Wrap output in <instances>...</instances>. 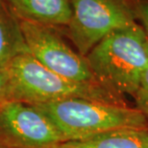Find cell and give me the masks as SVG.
<instances>
[{"instance_id":"cell-14","label":"cell","mask_w":148,"mask_h":148,"mask_svg":"<svg viewBox=\"0 0 148 148\" xmlns=\"http://www.w3.org/2000/svg\"><path fill=\"white\" fill-rule=\"evenodd\" d=\"M2 3H3V1H2V0H0V5H1Z\"/></svg>"},{"instance_id":"cell-9","label":"cell","mask_w":148,"mask_h":148,"mask_svg":"<svg viewBox=\"0 0 148 148\" xmlns=\"http://www.w3.org/2000/svg\"><path fill=\"white\" fill-rule=\"evenodd\" d=\"M22 55H29L20 21L4 2L0 5V67L7 66Z\"/></svg>"},{"instance_id":"cell-10","label":"cell","mask_w":148,"mask_h":148,"mask_svg":"<svg viewBox=\"0 0 148 148\" xmlns=\"http://www.w3.org/2000/svg\"><path fill=\"white\" fill-rule=\"evenodd\" d=\"M134 99L136 100L137 109L143 113L148 119V66L141 78L140 89Z\"/></svg>"},{"instance_id":"cell-8","label":"cell","mask_w":148,"mask_h":148,"mask_svg":"<svg viewBox=\"0 0 148 148\" xmlns=\"http://www.w3.org/2000/svg\"><path fill=\"white\" fill-rule=\"evenodd\" d=\"M51 148H148V129H117Z\"/></svg>"},{"instance_id":"cell-5","label":"cell","mask_w":148,"mask_h":148,"mask_svg":"<svg viewBox=\"0 0 148 148\" xmlns=\"http://www.w3.org/2000/svg\"><path fill=\"white\" fill-rule=\"evenodd\" d=\"M20 28L29 55L42 66L72 81L98 82L86 58L69 45L61 29L27 21H20Z\"/></svg>"},{"instance_id":"cell-3","label":"cell","mask_w":148,"mask_h":148,"mask_svg":"<svg viewBox=\"0 0 148 148\" xmlns=\"http://www.w3.org/2000/svg\"><path fill=\"white\" fill-rule=\"evenodd\" d=\"M35 106L55 125L65 141L117 129H148V119L143 113L128 105L69 99Z\"/></svg>"},{"instance_id":"cell-13","label":"cell","mask_w":148,"mask_h":148,"mask_svg":"<svg viewBox=\"0 0 148 148\" xmlns=\"http://www.w3.org/2000/svg\"><path fill=\"white\" fill-rule=\"evenodd\" d=\"M0 148H7V147H6V146H4V145H3V144H1V143H0Z\"/></svg>"},{"instance_id":"cell-7","label":"cell","mask_w":148,"mask_h":148,"mask_svg":"<svg viewBox=\"0 0 148 148\" xmlns=\"http://www.w3.org/2000/svg\"><path fill=\"white\" fill-rule=\"evenodd\" d=\"M19 21L64 29L71 18L69 0H2Z\"/></svg>"},{"instance_id":"cell-11","label":"cell","mask_w":148,"mask_h":148,"mask_svg":"<svg viewBox=\"0 0 148 148\" xmlns=\"http://www.w3.org/2000/svg\"><path fill=\"white\" fill-rule=\"evenodd\" d=\"M136 14L138 23L148 36V0H130Z\"/></svg>"},{"instance_id":"cell-1","label":"cell","mask_w":148,"mask_h":148,"mask_svg":"<svg viewBox=\"0 0 148 148\" xmlns=\"http://www.w3.org/2000/svg\"><path fill=\"white\" fill-rule=\"evenodd\" d=\"M85 58L100 84L122 97H135L148 66V36L136 23L108 34Z\"/></svg>"},{"instance_id":"cell-6","label":"cell","mask_w":148,"mask_h":148,"mask_svg":"<svg viewBox=\"0 0 148 148\" xmlns=\"http://www.w3.org/2000/svg\"><path fill=\"white\" fill-rule=\"evenodd\" d=\"M65 138L35 105L8 100L0 105V143L7 148H51Z\"/></svg>"},{"instance_id":"cell-12","label":"cell","mask_w":148,"mask_h":148,"mask_svg":"<svg viewBox=\"0 0 148 148\" xmlns=\"http://www.w3.org/2000/svg\"><path fill=\"white\" fill-rule=\"evenodd\" d=\"M11 99V82L7 69L0 67V105Z\"/></svg>"},{"instance_id":"cell-2","label":"cell","mask_w":148,"mask_h":148,"mask_svg":"<svg viewBox=\"0 0 148 148\" xmlns=\"http://www.w3.org/2000/svg\"><path fill=\"white\" fill-rule=\"evenodd\" d=\"M11 82V99L32 105L69 99L96 100L127 105L124 97L98 82H76L53 73L30 55L15 58L7 67Z\"/></svg>"},{"instance_id":"cell-4","label":"cell","mask_w":148,"mask_h":148,"mask_svg":"<svg viewBox=\"0 0 148 148\" xmlns=\"http://www.w3.org/2000/svg\"><path fill=\"white\" fill-rule=\"evenodd\" d=\"M69 3L71 18L64 32L83 56L114 31L138 23L130 0H69Z\"/></svg>"}]
</instances>
